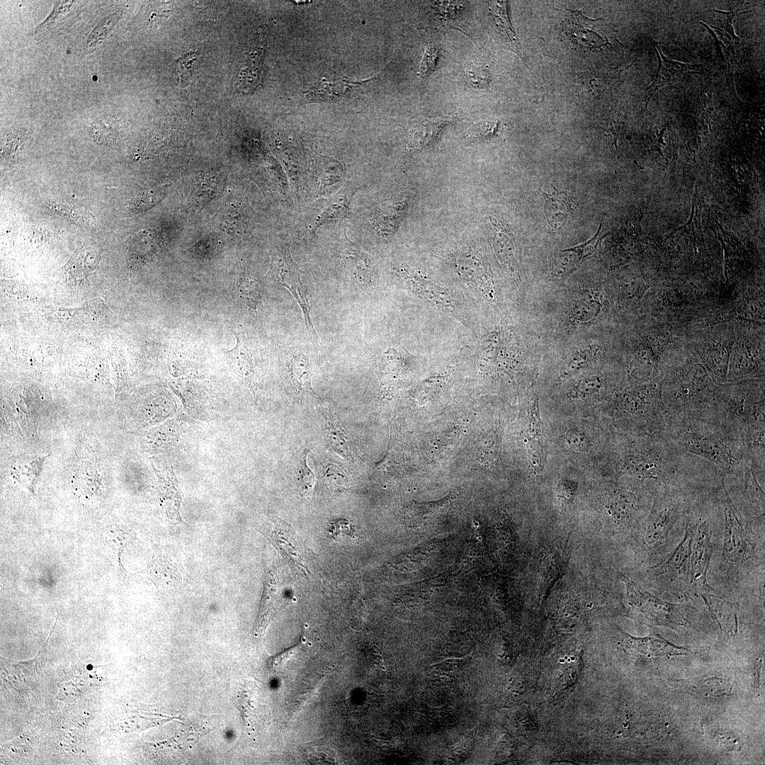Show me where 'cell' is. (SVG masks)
Here are the masks:
<instances>
[{
    "label": "cell",
    "instance_id": "cell-14",
    "mask_svg": "<svg viewBox=\"0 0 765 765\" xmlns=\"http://www.w3.org/2000/svg\"><path fill=\"white\" fill-rule=\"evenodd\" d=\"M552 188L553 191L550 192L541 191V195L545 201L544 212L548 225L552 230H557L567 224L574 209L572 200L567 193Z\"/></svg>",
    "mask_w": 765,
    "mask_h": 765
},
{
    "label": "cell",
    "instance_id": "cell-43",
    "mask_svg": "<svg viewBox=\"0 0 765 765\" xmlns=\"http://www.w3.org/2000/svg\"><path fill=\"white\" fill-rule=\"evenodd\" d=\"M464 76L466 81L475 89H487L491 81L489 72L480 67H467Z\"/></svg>",
    "mask_w": 765,
    "mask_h": 765
},
{
    "label": "cell",
    "instance_id": "cell-19",
    "mask_svg": "<svg viewBox=\"0 0 765 765\" xmlns=\"http://www.w3.org/2000/svg\"><path fill=\"white\" fill-rule=\"evenodd\" d=\"M288 371L293 390L300 396L310 395L317 397L312 387L310 362L302 353L291 354L288 363Z\"/></svg>",
    "mask_w": 765,
    "mask_h": 765
},
{
    "label": "cell",
    "instance_id": "cell-18",
    "mask_svg": "<svg viewBox=\"0 0 765 765\" xmlns=\"http://www.w3.org/2000/svg\"><path fill=\"white\" fill-rule=\"evenodd\" d=\"M710 589L699 593L707 604L712 616L725 633H735L737 629L736 613L732 604L719 596L710 593Z\"/></svg>",
    "mask_w": 765,
    "mask_h": 765
},
{
    "label": "cell",
    "instance_id": "cell-16",
    "mask_svg": "<svg viewBox=\"0 0 765 765\" xmlns=\"http://www.w3.org/2000/svg\"><path fill=\"white\" fill-rule=\"evenodd\" d=\"M455 496L450 494L448 496L434 502H412L406 508L404 512V523L413 529H416L445 510H446Z\"/></svg>",
    "mask_w": 765,
    "mask_h": 765
},
{
    "label": "cell",
    "instance_id": "cell-8",
    "mask_svg": "<svg viewBox=\"0 0 765 765\" xmlns=\"http://www.w3.org/2000/svg\"><path fill=\"white\" fill-rule=\"evenodd\" d=\"M528 414L526 434L528 453L533 470L540 472L543 470L546 463L547 448L539 416L537 395L533 396Z\"/></svg>",
    "mask_w": 765,
    "mask_h": 765
},
{
    "label": "cell",
    "instance_id": "cell-11",
    "mask_svg": "<svg viewBox=\"0 0 765 765\" xmlns=\"http://www.w3.org/2000/svg\"><path fill=\"white\" fill-rule=\"evenodd\" d=\"M453 122L454 119L448 117L421 118L415 120L409 131V150L416 152L427 148Z\"/></svg>",
    "mask_w": 765,
    "mask_h": 765
},
{
    "label": "cell",
    "instance_id": "cell-10",
    "mask_svg": "<svg viewBox=\"0 0 765 765\" xmlns=\"http://www.w3.org/2000/svg\"><path fill=\"white\" fill-rule=\"evenodd\" d=\"M653 47L658 57L659 66L654 79L647 89L644 96L643 111L647 109L652 96L660 89L672 84L687 74L696 73L698 71L692 65L668 59L660 47L654 45Z\"/></svg>",
    "mask_w": 765,
    "mask_h": 765
},
{
    "label": "cell",
    "instance_id": "cell-24",
    "mask_svg": "<svg viewBox=\"0 0 765 765\" xmlns=\"http://www.w3.org/2000/svg\"><path fill=\"white\" fill-rule=\"evenodd\" d=\"M264 57V48L254 49L250 55L251 61L242 69L237 89L243 93L252 92L259 86Z\"/></svg>",
    "mask_w": 765,
    "mask_h": 765
},
{
    "label": "cell",
    "instance_id": "cell-25",
    "mask_svg": "<svg viewBox=\"0 0 765 765\" xmlns=\"http://www.w3.org/2000/svg\"><path fill=\"white\" fill-rule=\"evenodd\" d=\"M237 339L234 348L226 352V357L237 373L244 377H248L254 373L252 356L247 346V341L244 335L232 331Z\"/></svg>",
    "mask_w": 765,
    "mask_h": 765
},
{
    "label": "cell",
    "instance_id": "cell-46",
    "mask_svg": "<svg viewBox=\"0 0 765 765\" xmlns=\"http://www.w3.org/2000/svg\"><path fill=\"white\" fill-rule=\"evenodd\" d=\"M709 11H713L715 13H717L718 14L717 21L720 23V25L721 26V27L727 33H728L729 35L734 40H736L737 41H739V38L737 36V35L735 33V30H734V28H733V26H732L733 19L737 15L742 14V13H747L750 12L751 11H742L741 12V11H720V10H710Z\"/></svg>",
    "mask_w": 765,
    "mask_h": 765
},
{
    "label": "cell",
    "instance_id": "cell-3",
    "mask_svg": "<svg viewBox=\"0 0 765 765\" xmlns=\"http://www.w3.org/2000/svg\"><path fill=\"white\" fill-rule=\"evenodd\" d=\"M722 508L724 518L722 562L733 572L745 566L755 555V543L748 526L732 499L722 478Z\"/></svg>",
    "mask_w": 765,
    "mask_h": 765
},
{
    "label": "cell",
    "instance_id": "cell-5",
    "mask_svg": "<svg viewBox=\"0 0 765 765\" xmlns=\"http://www.w3.org/2000/svg\"><path fill=\"white\" fill-rule=\"evenodd\" d=\"M695 522L686 521L685 534L676 548L664 561L654 565L655 582L666 591L679 594L692 592L689 583V560Z\"/></svg>",
    "mask_w": 765,
    "mask_h": 765
},
{
    "label": "cell",
    "instance_id": "cell-4",
    "mask_svg": "<svg viewBox=\"0 0 765 765\" xmlns=\"http://www.w3.org/2000/svg\"><path fill=\"white\" fill-rule=\"evenodd\" d=\"M618 574L626 588L627 601L642 614L645 622L649 625L672 628L688 623L687 606L664 601L643 589L620 571Z\"/></svg>",
    "mask_w": 765,
    "mask_h": 765
},
{
    "label": "cell",
    "instance_id": "cell-47",
    "mask_svg": "<svg viewBox=\"0 0 765 765\" xmlns=\"http://www.w3.org/2000/svg\"><path fill=\"white\" fill-rule=\"evenodd\" d=\"M565 438L570 446L578 451H584L589 448V440L577 431H570L566 434Z\"/></svg>",
    "mask_w": 765,
    "mask_h": 765
},
{
    "label": "cell",
    "instance_id": "cell-34",
    "mask_svg": "<svg viewBox=\"0 0 765 765\" xmlns=\"http://www.w3.org/2000/svg\"><path fill=\"white\" fill-rule=\"evenodd\" d=\"M471 654L472 653L462 658L447 659L440 663L435 664L432 667V672H434L436 676L443 679H453L463 672Z\"/></svg>",
    "mask_w": 765,
    "mask_h": 765
},
{
    "label": "cell",
    "instance_id": "cell-2",
    "mask_svg": "<svg viewBox=\"0 0 765 765\" xmlns=\"http://www.w3.org/2000/svg\"><path fill=\"white\" fill-rule=\"evenodd\" d=\"M694 480L660 484L647 488L652 505L646 520L644 540L653 552L660 550L676 523L692 507L686 487Z\"/></svg>",
    "mask_w": 765,
    "mask_h": 765
},
{
    "label": "cell",
    "instance_id": "cell-29",
    "mask_svg": "<svg viewBox=\"0 0 765 765\" xmlns=\"http://www.w3.org/2000/svg\"><path fill=\"white\" fill-rule=\"evenodd\" d=\"M236 293L249 309L256 313L261 297V287L256 280L249 277L245 270L241 271L237 280Z\"/></svg>",
    "mask_w": 765,
    "mask_h": 765
},
{
    "label": "cell",
    "instance_id": "cell-42",
    "mask_svg": "<svg viewBox=\"0 0 765 765\" xmlns=\"http://www.w3.org/2000/svg\"><path fill=\"white\" fill-rule=\"evenodd\" d=\"M603 380L598 375L581 379L572 390L573 397H585L598 393L602 387Z\"/></svg>",
    "mask_w": 765,
    "mask_h": 765
},
{
    "label": "cell",
    "instance_id": "cell-6",
    "mask_svg": "<svg viewBox=\"0 0 765 765\" xmlns=\"http://www.w3.org/2000/svg\"><path fill=\"white\" fill-rule=\"evenodd\" d=\"M270 272L275 280L286 288L300 307L307 332L312 344H318V336L310 318V305L305 287L301 281L303 271L293 260L289 248L280 247L272 255Z\"/></svg>",
    "mask_w": 765,
    "mask_h": 765
},
{
    "label": "cell",
    "instance_id": "cell-1",
    "mask_svg": "<svg viewBox=\"0 0 765 765\" xmlns=\"http://www.w3.org/2000/svg\"><path fill=\"white\" fill-rule=\"evenodd\" d=\"M667 438L682 452L705 459L724 475L740 477L751 463L743 439L712 412L672 419Z\"/></svg>",
    "mask_w": 765,
    "mask_h": 765
},
{
    "label": "cell",
    "instance_id": "cell-33",
    "mask_svg": "<svg viewBox=\"0 0 765 765\" xmlns=\"http://www.w3.org/2000/svg\"><path fill=\"white\" fill-rule=\"evenodd\" d=\"M198 55L197 52H191L173 62L172 75L179 87H186L189 84L192 76L191 67Z\"/></svg>",
    "mask_w": 765,
    "mask_h": 765
},
{
    "label": "cell",
    "instance_id": "cell-17",
    "mask_svg": "<svg viewBox=\"0 0 765 765\" xmlns=\"http://www.w3.org/2000/svg\"><path fill=\"white\" fill-rule=\"evenodd\" d=\"M281 601L280 593L271 572L266 574L259 612L254 624V635L261 636L265 632L273 615Z\"/></svg>",
    "mask_w": 765,
    "mask_h": 765
},
{
    "label": "cell",
    "instance_id": "cell-44",
    "mask_svg": "<svg viewBox=\"0 0 765 765\" xmlns=\"http://www.w3.org/2000/svg\"><path fill=\"white\" fill-rule=\"evenodd\" d=\"M603 220H601L599 229L596 234L586 242L567 249L579 261L591 256L596 250L602 237L600 236Z\"/></svg>",
    "mask_w": 765,
    "mask_h": 765
},
{
    "label": "cell",
    "instance_id": "cell-20",
    "mask_svg": "<svg viewBox=\"0 0 765 765\" xmlns=\"http://www.w3.org/2000/svg\"><path fill=\"white\" fill-rule=\"evenodd\" d=\"M492 242L494 249L499 261L506 268L514 271L516 269L515 247L512 237L501 222L494 217H490Z\"/></svg>",
    "mask_w": 765,
    "mask_h": 765
},
{
    "label": "cell",
    "instance_id": "cell-31",
    "mask_svg": "<svg viewBox=\"0 0 765 765\" xmlns=\"http://www.w3.org/2000/svg\"><path fill=\"white\" fill-rule=\"evenodd\" d=\"M349 203L345 192H339L333 196L327 201L315 227L317 228L325 223L344 218L349 211Z\"/></svg>",
    "mask_w": 765,
    "mask_h": 765
},
{
    "label": "cell",
    "instance_id": "cell-12",
    "mask_svg": "<svg viewBox=\"0 0 765 765\" xmlns=\"http://www.w3.org/2000/svg\"><path fill=\"white\" fill-rule=\"evenodd\" d=\"M605 509L615 523L629 522L640 510V498L628 489L617 487L611 490L606 497Z\"/></svg>",
    "mask_w": 765,
    "mask_h": 765
},
{
    "label": "cell",
    "instance_id": "cell-21",
    "mask_svg": "<svg viewBox=\"0 0 765 765\" xmlns=\"http://www.w3.org/2000/svg\"><path fill=\"white\" fill-rule=\"evenodd\" d=\"M371 79L360 82L349 81L346 79L336 81H321L312 84L305 93L310 101L334 100L361 88Z\"/></svg>",
    "mask_w": 765,
    "mask_h": 765
},
{
    "label": "cell",
    "instance_id": "cell-22",
    "mask_svg": "<svg viewBox=\"0 0 765 765\" xmlns=\"http://www.w3.org/2000/svg\"><path fill=\"white\" fill-rule=\"evenodd\" d=\"M489 11L506 42L513 51L521 57V46L511 24L508 2L489 1Z\"/></svg>",
    "mask_w": 765,
    "mask_h": 765
},
{
    "label": "cell",
    "instance_id": "cell-39",
    "mask_svg": "<svg viewBox=\"0 0 765 765\" xmlns=\"http://www.w3.org/2000/svg\"><path fill=\"white\" fill-rule=\"evenodd\" d=\"M308 450H305L301 457L299 468V482L302 494L307 498H311L316 482L313 471L307 465Z\"/></svg>",
    "mask_w": 765,
    "mask_h": 765
},
{
    "label": "cell",
    "instance_id": "cell-7",
    "mask_svg": "<svg viewBox=\"0 0 765 765\" xmlns=\"http://www.w3.org/2000/svg\"><path fill=\"white\" fill-rule=\"evenodd\" d=\"M689 560V583L692 592H701L711 589L708 584L707 574L713 552L711 530L706 520L694 521Z\"/></svg>",
    "mask_w": 765,
    "mask_h": 765
},
{
    "label": "cell",
    "instance_id": "cell-23",
    "mask_svg": "<svg viewBox=\"0 0 765 765\" xmlns=\"http://www.w3.org/2000/svg\"><path fill=\"white\" fill-rule=\"evenodd\" d=\"M456 266L460 272L466 278L482 287L489 295H492V286L488 274L480 259L472 254L463 252L460 256H457Z\"/></svg>",
    "mask_w": 765,
    "mask_h": 765
},
{
    "label": "cell",
    "instance_id": "cell-48",
    "mask_svg": "<svg viewBox=\"0 0 765 765\" xmlns=\"http://www.w3.org/2000/svg\"><path fill=\"white\" fill-rule=\"evenodd\" d=\"M576 487L568 481L561 482L557 488V497L562 502H567L574 496Z\"/></svg>",
    "mask_w": 765,
    "mask_h": 765
},
{
    "label": "cell",
    "instance_id": "cell-9",
    "mask_svg": "<svg viewBox=\"0 0 765 765\" xmlns=\"http://www.w3.org/2000/svg\"><path fill=\"white\" fill-rule=\"evenodd\" d=\"M596 19L584 17L579 11L567 10L565 21L566 35L580 48L598 49L608 44L607 38H603L591 27Z\"/></svg>",
    "mask_w": 765,
    "mask_h": 765
},
{
    "label": "cell",
    "instance_id": "cell-40",
    "mask_svg": "<svg viewBox=\"0 0 765 765\" xmlns=\"http://www.w3.org/2000/svg\"><path fill=\"white\" fill-rule=\"evenodd\" d=\"M163 191L161 189L153 188L143 191L135 197L130 202V208L132 211L146 210L161 200Z\"/></svg>",
    "mask_w": 765,
    "mask_h": 765
},
{
    "label": "cell",
    "instance_id": "cell-36",
    "mask_svg": "<svg viewBox=\"0 0 765 765\" xmlns=\"http://www.w3.org/2000/svg\"><path fill=\"white\" fill-rule=\"evenodd\" d=\"M500 128L499 120H482L472 124L465 137L470 140H487L495 137Z\"/></svg>",
    "mask_w": 765,
    "mask_h": 765
},
{
    "label": "cell",
    "instance_id": "cell-35",
    "mask_svg": "<svg viewBox=\"0 0 765 765\" xmlns=\"http://www.w3.org/2000/svg\"><path fill=\"white\" fill-rule=\"evenodd\" d=\"M349 261L353 262L355 274L358 279L363 283H370L374 275V269L368 258L357 249L352 248L346 251Z\"/></svg>",
    "mask_w": 765,
    "mask_h": 765
},
{
    "label": "cell",
    "instance_id": "cell-45",
    "mask_svg": "<svg viewBox=\"0 0 765 765\" xmlns=\"http://www.w3.org/2000/svg\"><path fill=\"white\" fill-rule=\"evenodd\" d=\"M499 444L494 431L487 433L480 445L481 456L487 463H494L499 454Z\"/></svg>",
    "mask_w": 765,
    "mask_h": 765
},
{
    "label": "cell",
    "instance_id": "cell-38",
    "mask_svg": "<svg viewBox=\"0 0 765 765\" xmlns=\"http://www.w3.org/2000/svg\"><path fill=\"white\" fill-rule=\"evenodd\" d=\"M560 254L554 259L551 273L555 278H562L572 273L579 266V261L567 249L560 251Z\"/></svg>",
    "mask_w": 765,
    "mask_h": 765
},
{
    "label": "cell",
    "instance_id": "cell-30",
    "mask_svg": "<svg viewBox=\"0 0 765 765\" xmlns=\"http://www.w3.org/2000/svg\"><path fill=\"white\" fill-rule=\"evenodd\" d=\"M444 55L442 47L433 42L426 44L418 73L419 81L424 85L429 77L442 64Z\"/></svg>",
    "mask_w": 765,
    "mask_h": 765
},
{
    "label": "cell",
    "instance_id": "cell-26",
    "mask_svg": "<svg viewBox=\"0 0 765 765\" xmlns=\"http://www.w3.org/2000/svg\"><path fill=\"white\" fill-rule=\"evenodd\" d=\"M742 482L745 498L761 514L764 511V492L759 484L756 472L752 463L747 466L743 474L738 477Z\"/></svg>",
    "mask_w": 765,
    "mask_h": 765
},
{
    "label": "cell",
    "instance_id": "cell-15",
    "mask_svg": "<svg viewBox=\"0 0 765 765\" xmlns=\"http://www.w3.org/2000/svg\"><path fill=\"white\" fill-rule=\"evenodd\" d=\"M101 254L93 246H84L76 249L64 267L67 281L79 283L87 278L98 266Z\"/></svg>",
    "mask_w": 765,
    "mask_h": 765
},
{
    "label": "cell",
    "instance_id": "cell-28",
    "mask_svg": "<svg viewBox=\"0 0 765 765\" xmlns=\"http://www.w3.org/2000/svg\"><path fill=\"white\" fill-rule=\"evenodd\" d=\"M46 457H38L25 464L13 466L11 469L13 478L33 494H35L34 487L42 472Z\"/></svg>",
    "mask_w": 765,
    "mask_h": 765
},
{
    "label": "cell",
    "instance_id": "cell-27",
    "mask_svg": "<svg viewBox=\"0 0 765 765\" xmlns=\"http://www.w3.org/2000/svg\"><path fill=\"white\" fill-rule=\"evenodd\" d=\"M629 645L638 651L653 656H661L674 653L680 648L667 642L659 635L645 638H635L628 635Z\"/></svg>",
    "mask_w": 765,
    "mask_h": 765
},
{
    "label": "cell",
    "instance_id": "cell-13",
    "mask_svg": "<svg viewBox=\"0 0 765 765\" xmlns=\"http://www.w3.org/2000/svg\"><path fill=\"white\" fill-rule=\"evenodd\" d=\"M403 273L413 292L438 308L454 311L451 298L441 286L415 271L404 269Z\"/></svg>",
    "mask_w": 765,
    "mask_h": 765
},
{
    "label": "cell",
    "instance_id": "cell-32",
    "mask_svg": "<svg viewBox=\"0 0 765 765\" xmlns=\"http://www.w3.org/2000/svg\"><path fill=\"white\" fill-rule=\"evenodd\" d=\"M592 351L590 348H583L572 353L561 366L560 378H567L585 368L592 361Z\"/></svg>",
    "mask_w": 765,
    "mask_h": 765
},
{
    "label": "cell",
    "instance_id": "cell-37",
    "mask_svg": "<svg viewBox=\"0 0 765 765\" xmlns=\"http://www.w3.org/2000/svg\"><path fill=\"white\" fill-rule=\"evenodd\" d=\"M328 532L329 536L337 542L350 543L359 538L358 533L352 523L344 518L332 521Z\"/></svg>",
    "mask_w": 765,
    "mask_h": 765
},
{
    "label": "cell",
    "instance_id": "cell-41",
    "mask_svg": "<svg viewBox=\"0 0 765 765\" xmlns=\"http://www.w3.org/2000/svg\"><path fill=\"white\" fill-rule=\"evenodd\" d=\"M599 310L596 303L589 300H579L573 303L571 313L576 321L584 322L594 318Z\"/></svg>",
    "mask_w": 765,
    "mask_h": 765
}]
</instances>
